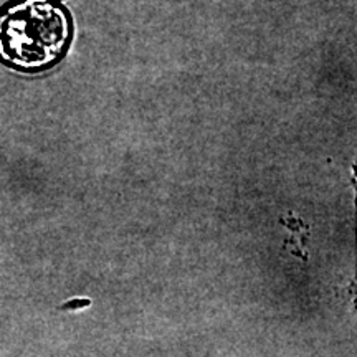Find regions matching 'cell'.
<instances>
[{"mask_svg": "<svg viewBox=\"0 0 357 357\" xmlns=\"http://www.w3.org/2000/svg\"><path fill=\"white\" fill-rule=\"evenodd\" d=\"M71 25L52 0H23L0 12V60L20 71H38L65 52Z\"/></svg>", "mask_w": 357, "mask_h": 357, "instance_id": "6da1fadb", "label": "cell"}]
</instances>
